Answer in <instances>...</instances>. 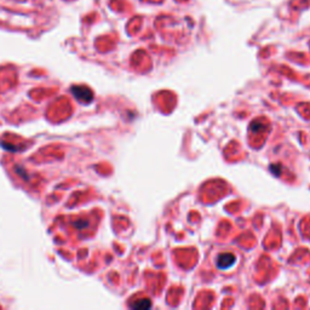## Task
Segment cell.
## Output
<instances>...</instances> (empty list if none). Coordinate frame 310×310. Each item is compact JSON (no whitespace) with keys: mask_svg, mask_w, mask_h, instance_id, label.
Listing matches in <instances>:
<instances>
[{"mask_svg":"<svg viewBox=\"0 0 310 310\" xmlns=\"http://www.w3.org/2000/svg\"><path fill=\"white\" fill-rule=\"evenodd\" d=\"M72 92L74 93L75 97H77L78 100L83 101V102L88 103L92 101V91H91L90 89L85 88V86H74V88L72 89Z\"/></svg>","mask_w":310,"mask_h":310,"instance_id":"cell-1","label":"cell"},{"mask_svg":"<svg viewBox=\"0 0 310 310\" xmlns=\"http://www.w3.org/2000/svg\"><path fill=\"white\" fill-rule=\"evenodd\" d=\"M235 263V256L233 253H222L217 258V266L220 269H228Z\"/></svg>","mask_w":310,"mask_h":310,"instance_id":"cell-2","label":"cell"},{"mask_svg":"<svg viewBox=\"0 0 310 310\" xmlns=\"http://www.w3.org/2000/svg\"><path fill=\"white\" fill-rule=\"evenodd\" d=\"M152 307V302L149 299H142V301H137L136 303L131 304L132 309H137V310H146L149 309Z\"/></svg>","mask_w":310,"mask_h":310,"instance_id":"cell-3","label":"cell"},{"mask_svg":"<svg viewBox=\"0 0 310 310\" xmlns=\"http://www.w3.org/2000/svg\"><path fill=\"white\" fill-rule=\"evenodd\" d=\"M270 171L273 172L275 176H279V175H280V165H273V166H270Z\"/></svg>","mask_w":310,"mask_h":310,"instance_id":"cell-4","label":"cell"},{"mask_svg":"<svg viewBox=\"0 0 310 310\" xmlns=\"http://www.w3.org/2000/svg\"><path fill=\"white\" fill-rule=\"evenodd\" d=\"M261 126H262V124L253 123L252 125H251V130H252V131H259L261 129H264V128H261Z\"/></svg>","mask_w":310,"mask_h":310,"instance_id":"cell-5","label":"cell"}]
</instances>
